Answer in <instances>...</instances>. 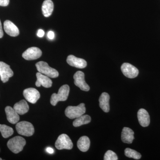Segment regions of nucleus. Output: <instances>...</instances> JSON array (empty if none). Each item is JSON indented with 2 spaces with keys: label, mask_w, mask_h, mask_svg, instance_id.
I'll return each mask as SVG.
<instances>
[{
  "label": "nucleus",
  "mask_w": 160,
  "mask_h": 160,
  "mask_svg": "<svg viewBox=\"0 0 160 160\" xmlns=\"http://www.w3.org/2000/svg\"><path fill=\"white\" fill-rule=\"evenodd\" d=\"M69 86L67 85H63L59 89L58 93H54L52 95L50 103L52 106H55L60 101H66L68 98L69 92Z\"/></svg>",
  "instance_id": "nucleus-1"
},
{
  "label": "nucleus",
  "mask_w": 160,
  "mask_h": 160,
  "mask_svg": "<svg viewBox=\"0 0 160 160\" xmlns=\"http://www.w3.org/2000/svg\"><path fill=\"white\" fill-rule=\"evenodd\" d=\"M26 144V141L24 138L16 136L8 141L7 146L12 152L18 153L23 150Z\"/></svg>",
  "instance_id": "nucleus-2"
},
{
  "label": "nucleus",
  "mask_w": 160,
  "mask_h": 160,
  "mask_svg": "<svg viewBox=\"0 0 160 160\" xmlns=\"http://www.w3.org/2000/svg\"><path fill=\"white\" fill-rule=\"evenodd\" d=\"M86 111L85 104L81 103L77 106H68L65 110V114L67 118L73 119L82 115Z\"/></svg>",
  "instance_id": "nucleus-3"
},
{
  "label": "nucleus",
  "mask_w": 160,
  "mask_h": 160,
  "mask_svg": "<svg viewBox=\"0 0 160 160\" xmlns=\"http://www.w3.org/2000/svg\"><path fill=\"white\" fill-rule=\"evenodd\" d=\"M36 66L39 72L48 77L56 78L58 77L59 73L57 70L50 67L46 62L42 61L38 62L36 64Z\"/></svg>",
  "instance_id": "nucleus-4"
},
{
  "label": "nucleus",
  "mask_w": 160,
  "mask_h": 160,
  "mask_svg": "<svg viewBox=\"0 0 160 160\" xmlns=\"http://www.w3.org/2000/svg\"><path fill=\"white\" fill-rule=\"evenodd\" d=\"M17 131L21 135L30 137L34 133V128L31 123L22 121L17 124L16 126Z\"/></svg>",
  "instance_id": "nucleus-5"
},
{
  "label": "nucleus",
  "mask_w": 160,
  "mask_h": 160,
  "mask_svg": "<svg viewBox=\"0 0 160 160\" xmlns=\"http://www.w3.org/2000/svg\"><path fill=\"white\" fill-rule=\"evenodd\" d=\"M56 148L59 150L62 149H71L73 147V143L71 140L67 135L66 134H61L58 137L57 140L56 141Z\"/></svg>",
  "instance_id": "nucleus-6"
},
{
  "label": "nucleus",
  "mask_w": 160,
  "mask_h": 160,
  "mask_svg": "<svg viewBox=\"0 0 160 160\" xmlns=\"http://www.w3.org/2000/svg\"><path fill=\"white\" fill-rule=\"evenodd\" d=\"M74 84L83 91H88L90 89L89 85L85 80V74L82 72H77L73 76Z\"/></svg>",
  "instance_id": "nucleus-7"
},
{
  "label": "nucleus",
  "mask_w": 160,
  "mask_h": 160,
  "mask_svg": "<svg viewBox=\"0 0 160 160\" xmlns=\"http://www.w3.org/2000/svg\"><path fill=\"white\" fill-rule=\"evenodd\" d=\"M121 70L123 74L129 78L137 77L139 73L137 68L128 63H123L121 66Z\"/></svg>",
  "instance_id": "nucleus-8"
},
{
  "label": "nucleus",
  "mask_w": 160,
  "mask_h": 160,
  "mask_svg": "<svg viewBox=\"0 0 160 160\" xmlns=\"http://www.w3.org/2000/svg\"><path fill=\"white\" fill-rule=\"evenodd\" d=\"M13 72L9 65L0 62V77L3 83L7 82L9 78L13 76Z\"/></svg>",
  "instance_id": "nucleus-9"
},
{
  "label": "nucleus",
  "mask_w": 160,
  "mask_h": 160,
  "mask_svg": "<svg viewBox=\"0 0 160 160\" xmlns=\"http://www.w3.org/2000/svg\"><path fill=\"white\" fill-rule=\"evenodd\" d=\"M23 95L28 102L32 104L36 103L40 97L39 91L33 88L25 89L23 91Z\"/></svg>",
  "instance_id": "nucleus-10"
},
{
  "label": "nucleus",
  "mask_w": 160,
  "mask_h": 160,
  "mask_svg": "<svg viewBox=\"0 0 160 160\" xmlns=\"http://www.w3.org/2000/svg\"><path fill=\"white\" fill-rule=\"evenodd\" d=\"M42 55V51L38 47H30L26 50L22 54V57L25 59L30 61L37 59Z\"/></svg>",
  "instance_id": "nucleus-11"
},
{
  "label": "nucleus",
  "mask_w": 160,
  "mask_h": 160,
  "mask_svg": "<svg viewBox=\"0 0 160 160\" xmlns=\"http://www.w3.org/2000/svg\"><path fill=\"white\" fill-rule=\"evenodd\" d=\"M66 61L70 66L79 69H83L86 68L87 66V62L85 60L76 57L72 55H69L67 57Z\"/></svg>",
  "instance_id": "nucleus-12"
},
{
  "label": "nucleus",
  "mask_w": 160,
  "mask_h": 160,
  "mask_svg": "<svg viewBox=\"0 0 160 160\" xmlns=\"http://www.w3.org/2000/svg\"><path fill=\"white\" fill-rule=\"evenodd\" d=\"M37 80L35 85L37 87L42 86L45 88H48L52 86V81L47 76L44 75L41 72H38L36 73Z\"/></svg>",
  "instance_id": "nucleus-13"
},
{
  "label": "nucleus",
  "mask_w": 160,
  "mask_h": 160,
  "mask_svg": "<svg viewBox=\"0 0 160 160\" xmlns=\"http://www.w3.org/2000/svg\"><path fill=\"white\" fill-rule=\"evenodd\" d=\"M4 29L6 33L11 37L18 36L19 30L15 25L9 20H6L4 23Z\"/></svg>",
  "instance_id": "nucleus-14"
},
{
  "label": "nucleus",
  "mask_w": 160,
  "mask_h": 160,
  "mask_svg": "<svg viewBox=\"0 0 160 160\" xmlns=\"http://www.w3.org/2000/svg\"><path fill=\"white\" fill-rule=\"evenodd\" d=\"M138 118L141 126L146 127L149 126L150 124V117L148 112L146 109H141L138 110Z\"/></svg>",
  "instance_id": "nucleus-15"
},
{
  "label": "nucleus",
  "mask_w": 160,
  "mask_h": 160,
  "mask_svg": "<svg viewBox=\"0 0 160 160\" xmlns=\"http://www.w3.org/2000/svg\"><path fill=\"white\" fill-rule=\"evenodd\" d=\"M6 117L8 122L11 124H16L20 120L18 112L13 108L9 106H7L5 108Z\"/></svg>",
  "instance_id": "nucleus-16"
},
{
  "label": "nucleus",
  "mask_w": 160,
  "mask_h": 160,
  "mask_svg": "<svg viewBox=\"0 0 160 160\" xmlns=\"http://www.w3.org/2000/svg\"><path fill=\"white\" fill-rule=\"evenodd\" d=\"M134 132L128 127H124L122 132V141L127 144H131L134 139Z\"/></svg>",
  "instance_id": "nucleus-17"
},
{
  "label": "nucleus",
  "mask_w": 160,
  "mask_h": 160,
  "mask_svg": "<svg viewBox=\"0 0 160 160\" xmlns=\"http://www.w3.org/2000/svg\"><path fill=\"white\" fill-rule=\"evenodd\" d=\"M109 99L110 97L107 92H103L100 97L99 106L103 111L106 112H109L110 109L109 106Z\"/></svg>",
  "instance_id": "nucleus-18"
},
{
  "label": "nucleus",
  "mask_w": 160,
  "mask_h": 160,
  "mask_svg": "<svg viewBox=\"0 0 160 160\" xmlns=\"http://www.w3.org/2000/svg\"><path fill=\"white\" fill-rule=\"evenodd\" d=\"M13 109L19 115H23L27 113L29 111V106L26 101L22 100L15 104Z\"/></svg>",
  "instance_id": "nucleus-19"
},
{
  "label": "nucleus",
  "mask_w": 160,
  "mask_h": 160,
  "mask_svg": "<svg viewBox=\"0 0 160 160\" xmlns=\"http://www.w3.org/2000/svg\"><path fill=\"white\" fill-rule=\"evenodd\" d=\"M54 8L53 2L51 0H45L42 5V11L45 17H49L52 14Z\"/></svg>",
  "instance_id": "nucleus-20"
},
{
  "label": "nucleus",
  "mask_w": 160,
  "mask_h": 160,
  "mask_svg": "<svg viewBox=\"0 0 160 160\" xmlns=\"http://www.w3.org/2000/svg\"><path fill=\"white\" fill-rule=\"evenodd\" d=\"M90 145V140L87 136H82L80 138L77 142L78 148L83 152H86L89 150Z\"/></svg>",
  "instance_id": "nucleus-21"
},
{
  "label": "nucleus",
  "mask_w": 160,
  "mask_h": 160,
  "mask_svg": "<svg viewBox=\"0 0 160 160\" xmlns=\"http://www.w3.org/2000/svg\"><path fill=\"white\" fill-rule=\"evenodd\" d=\"M91 121V117L88 115H82L77 118L73 121V126L74 127H79L83 125L89 124Z\"/></svg>",
  "instance_id": "nucleus-22"
},
{
  "label": "nucleus",
  "mask_w": 160,
  "mask_h": 160,
  "mask_svg": "<svg viewBox=\"0 0 160 160\" xmlns=\"http://www.w3.org/2000/svg\"><path fill=\"white\" fill-rule=\"evenodd\" d=\"M0 132L2 133V136L5 138H7L11 136L14 132L13 129L11 127L6 125L1 124H0Z\"/></svg>",
  "instance_id": "nucleus-23"
},
{
  "label": "nucleus",
  "mask_w": 160,
  "mask_h": 160,
  "mask_svg": "<svg viewBox=\"0 0 160 160\" xmlns=\"http://www.w3.org/2000/svg\"><path fill=\"white\" fill-rule=\"evenodd\" d=\"M125 154L128 158H132L136 160L140 159L142 157V155L139 152L130 148H126L125 149Z\"/></svg>",
  "instance_id": "nucleus-24"
},
{
  "label": "nucleus",
  "mask_w": 160,
  "mask_h": 160,
  "mask_svg": "<svg viewBox=\"0 0 160 160\" xmlns=\"http://www.w3.org/2000/svg\"><path fill=\"white\" fill-rule=\"evenodd\" d=\"M118 157L115 152L112 150H108L105 155H104V160H118Z\"/></svg>",
  "instance_id": "nucleus-25"
},
{
  "label": "nucleus",
  "mask_w": 160,
  "mask_h": 160,
  "mask_svg": "<svg viewBox=\"0 0 160 160\" xmlns=\"http://www.w3.org/2000/svg\"><path fill=\"white\" fill-rule=\"evenodd\" d=\"M9 0H0V6H7L9 5Z\"/></svg>",
  "instance_id": "nucleus-26"
},
{
  "label": "nucleus",
  "mask_w": 160,
  "mask_h": 160,
  "mask_svg": "<svg viewBox=\"0 0 160 160\" xmlns=\"http://www.w3.org/2000/svg\"><path fill=\"white\" fill-rule=\"evenodd\" d=\"M47 36H48V38H49V39H53L54 38V32L52 31H49V32H48V34H47Z\"/></svg>",
  "instance_id": "nucleus-27"
},
{
  "label": "nucleus",
  "mask_w": 160,
  "mask_h": 160,
  "mask_svg": "<svg viewBox=\"0 0 160 160\" xmlns=\"http://www.w3.org/2000/svg\"><path fill=\"white\" fill-rule=\"evenodd\" d=\"M44 34H45V32H44L42 29H39L37 35L39 37H43L44 36Z\"/></svg>",
  "instance_id": "nucleus-28"
},
{
  "label": "nucleus",
  "mask_w": 160,
  "mask_h": 160,
  "mask_svg": "<svg viewBox=\"0 0 160 160\" xmlns=\"http://www.w3.org/2000/svg\"><path fill=\"white\" fill-rule=\"evenodd\" d=\"M46 151L50 154H52L54 152V149H52L51 147H48L46 148Z\"/></svg>",
  "instance_id": "nucleus-29"
},
{
  "label": "nucleus",
  "mask_w": 160,
  "mask_h": 160,
  "mask_svg": "<svg viewBox=\"0 0 160 160\" xmlns=\"http://www.w3.org/2000/svg\"><path fill=\"white\" fill-rule=\"evenodd\" d=\"M3 35L4 33H3L2 27V23L0 20V38L3 37Z\"/></svg>",
  "instance_id": "nucleus-30"
},
{
  "label": "nucleus",
  "mask_w": 160,
  "mask_h": 160,
  "mask_svg": "<svg viewBox=\"0 0 160 160\" xmlns=\"http://www.w3.org/2000/svg\"><path fill=\"white\" fill-rule=\"evenodd\" d=\"M2 160V159L1 158H0V160Z\"/></svg>",
  "instance_id": "nucleus-31"
}]
</instances>
